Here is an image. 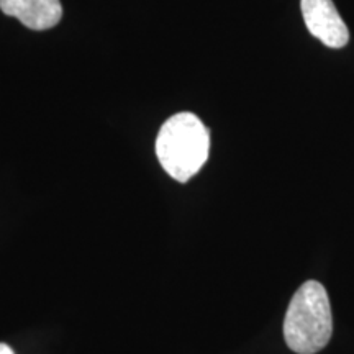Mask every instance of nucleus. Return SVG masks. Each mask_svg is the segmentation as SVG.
Wrapping results in <instances>:
<instances>
[{"label": "nucleus", "mask_w": 354, "mask_h": 354, "mask_svg": "<svg viewBox=\"0 0 354 354\" xmlns=\"http://www.w3.org/2000/svg\"><path fill=\"white\" fill-rule=\"evenodd\" d=\"M210 133L197 115L180 112L165 122L156 138V156L172 179L187 183L209 159Z\"/></svg>", "instance_id": "f257e3e1"}, {"label": "nucleus", "mask_w": 354, "mask_h": 354, "mask_svg": "<svg viewBox=\"0 0 354 354\" xmlns=\"http://www.w3.org/2000/svg\"><path fill=\"white\" fill-rule=\"evenodd\" d=\"M300 7L307 30L313 37L335 50L346 46L349 41L348 26L331 0H302Z\"/></svg>", "instance_id": "7ed1b4c3"}, {"label": "nucleus", "mask_w": 354, "mask_h": 354, "mask_svg": "<svg viewBox=\"0 0 354 354\" xmlns=\"http://www.w3.org/2000/svg\"><path fill=\"white\" fill-rule=\"evenodd\" d=\"M0 10L37 32L53 28L63 17L59 0H0Z\"/></svg>", "instance_id": "20e7f679"}, {"label": "nucleus", "mask_w": 354, "mask_h": 354, "mask_svg": "<svg viewBox=\"0 0 354 354\" xmlns=\"http://www.w3.org/2000/svg\"><path fill=\"white\" fill-rule=\"evenodd\" d=\"M333 333L330 299L318 281H307L295 290L284 318L287 346L297 354H315Z\"/></svg>", "instance_id": "f03ea898"}, {"label": "nucleus", "mask_w": 354, "mask_h": 354, "mask_svg": "<svg viewBox=\"0 0 354 354\" xmlns=\"http://www.w3.org/2000/svg\"><path fill=\"white\" fill-rule=\"evenodd\" d=\"M0 354H15L13 349L6 343H0Z\"/></svg>", "instance_id": "39448f33"}]
</instances>
